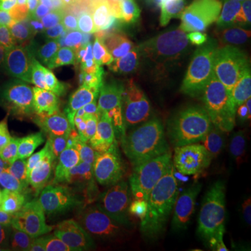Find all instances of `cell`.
<instances>
[{
    "label": "cell",
    "mask_w": 251,
    "mask_h": 251,
    "mask_svg": "<svg viewBox=\"0 0 251 251\" xmlns=\"http://www.w3.org/2000/svg\"><path fill=\"white\" fill-rule=\"evenodd\" d=\"M3 193L29 230L48 234L69 227L66 179L50 163H18L10 171Z\"/></svg>",
    "instance_id": "6da1fadb"
},
{
    "label": "cell",
    "mask_w": 251,
    "mask_h": 251,
    "mask_svg": "<svg viewBox=\"0 0 251 251\" xmlns=\"http://www.w3.org/2000/svg\"><path fill=\"white\" fill-rule=\"evenodd\" d=\"M69 113L64 92L31 91L11 100L7 130L20 151L63 166L64 116Z\"/></svg>",
    "instance_id": "7a4b0ae2"
},
{
    "label": "cell",
    "mask_w": 251,
    "mask_h": 251,
    "mask_svg": "<svg viewBox=\"0 0 251 251\" xmlns=\"http://www.w3.org/2000/svg\"><path fill=\"white\" fill-rule=\"evenodd\" d=\"M249 172L233 162L206 166L197 187L196 215L201 226L243 212Z\"/></svg>",
    "instance_id": "3957f363"
},
{
    "label": "cell",
    "mask_w": 251,
    "mask_h": 251,
    "mask_svg": "<svg viewBox=\"0 0 251 251\" xmlns=\"http://www.w3.org/2000/svg\"><path fill=\"white\" fill-rule=\"evenodd\" d=\"M198 181L197 177L165 169L141 190L137 205L130 216V229L143 251H148L147 239L153 222L173 208L193 200Z\"/></svg>",
    "instance_id": "277c9868"
},
{
    "label": "cell",
    "mask_w": 251,
    "mask_h": 251,
    "mask_svg": "<svg viewBox=\"0 0 251 251\" xmlns=\"http://www.w3.org/2000/svg\"><path fill=\"white\" fill-rule=\"evenodd\" d=\"M67 219L75 232H92L119 221V198L112 188L78 175H66Z\"/></svg>",
    "instance_id": "5b68a950"
},
{
    "label": "cell",
    "mask_w": 251,
    "mask_h": 251,
    "mask_svg": "<svg viewBox=\"0 0 251 251\" xmlns=\"http://www.w3.org/2000/svg\"><path fill=\"white\" fill-rule=\"evenodd\" d=\"M179 17L194 63L214 48L222 29H226L216 0H186Z\"/></svg>",
    "instance_id": "8992f818"
},
{
    "label": "cell",
    "mask_w": 251,
    "mask_h": 251,
    "mask_svg": "<svg viewBox=\"0 0 251 251\" xmlns=\"http://www.w3.org/2000/svg\"><path fill=\"white\" fill-rule=\"evenodd\" d=\"M206 85L227 119L251 109V70L240 64H222L206 78Z\"/></svg>",
    "instance_id": "52a82bcc"
},
{
    "label": "cell",
    "mask_w": 251,
    "mask_h": 251,
    "mask_svg": "<svg viewBox=\"0 0 251 251\" xmlns=\"http://www.w3.org/2000/svg\"><path fill=\"white\" fill-rule=\"evenodd\" d=\"M17 56L29 81L45 92L57 90L69 73L56 48L53 35L45 41L29 42Z\"/></svg>",
    "instance_id": "ba28073f"
},
{
    "label": "cell",
    "mask_w": 251,
    "mask_h": 251,
    "mask_svg": "<svg viewBox=\"0 0 251 251\" xmlns=\"http://www.w3.org/2000/svg\"><path fill=\"white\" fill-rule=\"evenodd\" d=\"M152 126V109L148 99L135 94L119 95L105 119L97 126L94 133L106 138L125 131L143 130Z\"/></svg>",
    "instance_id": "9c48e42d"
},
{
    "label": "cell",
    "mask_w": 251,
    "mask_h": 251,
    "mask_svg": "<svg viewBox=\"0 0 251 251\" xmlns=\"http://www.w3.org/2000/svg\"><path fill=\"white\" fill-rule=\"evenodd\" d=\"M87 179L106 184L116 193L126 191L133 183V169L117 161L109 148L88 133L87 135Z\"/></svg>",
    "instance_id": "30bf717a"
},
{
    "label": "cell",
    "mask_w": 251,
    "mask_h": 251,
    "mask_svg": "<svg viewBox=\"0 0 251 251\" xmlns=\"http://www.w3.org/2000/svg\"><path fill=\"white\" fill-rule=\"evenodd\" d=\"M186 113L190 125L200 131L219 130L227 117L222 108L216 103L206 81L191 73L187 90L184 92Z\"/></svg>",
    "instance_id": "8fae6325"
},
{
    "label": "cell",
    "mask_w": 251,
    "mask_h": 251,
    "mask_svg": "<svg viewBox=\"0 0 251 251\" xmlns=\"http://www.w3.org/2000/svg\"><path fill=\"white\" fill-rule=\"evenodd\" d=\"M67 243L75 251H143L133 230L119 221L92 232L73 230Z\"/></svg>",
    "instance_id": "7c38bea8"
},
{
    "label": "cell",
    "mask_w": 251,
    "mask_h": 251,
    "mask_svg": "<svg viewBox=\"0 0 251 251\" xmlns=\"http://www.w3.org/2000/svg\"><path fill=\"white\" fill-rule=\"evenodd\" d=\"M119 95L120 94L113 78H100L88 90L81 92L72 102L70 109L82 125L95 130L108 115Z\"/></svg>",
    "instance_id": "4fadbf2b"
},
{
    "label": "cell",
    "mask_w": 251,
    "mask_h": 251,
    "mask_svg": "<svg viewBox=\"0 0 251 251\" xmlns=\"http://www.w3.org/2000/svg\"><path fill=\"white\" fill-rule=\"evenodd\" d=\"M155 60L166 67L180 69L194 63L179 21L168 20L159 24L155 38Z\"/></svg>",
    "instance_id": "5bb4252c"
},
{
    "label": "cell",
    "mask_w": 251,
    "mask_h": 251,
    "mask_svg": "<svg viewBox=\"0 0 251 251\" xmlns=\"http://www.w3.org/2000/svg\"><path fill=\"white\" fill-rule=\"evenodd\" d=\"M206 148L208 140L202 133L196 143L187 147H173L168 144V161L165 169L200 179L206 168Z\"/></svg>",
    "instance_id": "9a60e30c"
},
{
    "label": "cell",
    "mask_w": 251,
    "mask_h": 251,
    "mask_svg": "<svg viewBox=\"0 0 251 251\" xmlns=\"http://www.w3.org/2000/svg\"><path fill=\"white\" fill-rule=\"evenodd\" d=\"M130 20H102L97 27L81 38L90 59L123 45Z\"/></svg>",
    "instance_id": "2e32d148"
},
{
    "label": "cell",
    "mask_w": 251,
    "mask_h": 251,
    "mask_svg": "<svg viewBox=\"0 0 251 251\" xmlns=\"http://www.w3.org/2000/svg\"><path fill=\"white\" fill-rule=\"evenodd\" d=\"M166 66L158 60H143L135 62L130 75H128V88L131 94L141 95L151 103L163 92Z\"/></svg>",
    "instance_id": "e0dca14e"
},
{
    "label": "cell",
    "mask_w": 251,
    "mask_h": 251,
    "mask_svg": "<svg viewBox=\"0 0 251 251\" xmlns=\"http://www.w3.org/2000/svg\"><path fill=\"white\" fill-rule=\"evenodd\" d=\"M0 88L11 100L32 91V82L24 72L18 56L9 50H0Z\"/></svg>",
    "instance_id": "ac0fdd59"
},
{
    "label": "cell",
    "mask_w": 251,
    "mask_h": 251,
    "mask_svg": "<svg viewBox=\"0 0 251 251\" xmlns=\"http://www.w3.org/2000/svg\"><path fill=\"white\" fill-rule=\"evenodd\" d=\"M123 46L130 60L143 62L155 59V36L144 25H128Z\"/></svg>",
    "instance_id": "d6986e66"
},
{
    "label": "cell",
    "mask_w": 251,
    "mask_h": 251,
    "mask_svg": "<svg viewBox=\"0 0 251 251\" xmlns=\"http://www.w3.org/2000/svg\"><path fill=\"white\" fill-rule=\"evenodd\" d=\"M216 131L225 143L251 150V109L243 115L227 119Z\"/></svg>",
    "instance_id": "ffe728a7"
},
{
    "label": "cell",
    "mask_w": 251,
    "mask_h": 251,
    "mask_svg": "<svg viewBox=\"0 0 251 251\" xmlns=\"http://www.w3.org/2000/svg\"><path fill=\"white\" fill-rule=\"evenodd\" d=\"M128 60L130 57L127 54V50L125 49V46L120 45L106 53L90 59L87 64H88V70L94 77L115 78Z\"/></svg>",
    "instance_id": "44dd1931"
},
{
    "label": "cell",
    "mask_w": 251,
    "mask_h": 251,
    "mask_svg": "<svg viewBox=\"0 0 251 251\" xmlns=\"http://www.w3.org/2000/svg\"><path fill=\"white\" fill-rule=\"evenodd\" d=\"M53 41L59 53L62 56L63 62L67 66L69 72L75 66H84L90 62V57L87 54V50L81 41L74 39L63 34H53Z\"/></svg>",
    "instance_id": "7402d4cb"
},
{
    "label": "cell",
    "mask_w": 251,
    "mask_h": 251,
    "mask_svg": "<svg viewBox=\"0 0 251 251\" xmlns=\"http://www.w3.org/2000/svg\"><path fill=\"white\" fill-rule=\"evenodd\" d=\"M166 218L171 227H175V229H186V230L194 232L196 234L200 233L201 230V225L196 215L193 200H188L184 204L171 209L166 214Z\"/></svg>",
    "instance_id": "603a6c76"
},
{
    "label": "cell",
    "mask_w": 251,
    "mask_h": 251,
    "mask_svg": "<svg viewBox=\"0 0 251 251\" xmlns=\"http://www.w3.org/2000/svg\"><path fill=\"white\" fill-rule=\"evenodd\" d=\"M29 42L31 41H28V38L17 23L0 18V50H9L17 54Z\"/></svg>",
    "instance_id": "cb8c5ba5"
},
{
    "label": "cell",
    "mask_w": 251,
    "mask_h": 251,
    "mask_svg": "<svg viewBox=\"0 0 251 251\" xmlns=\"http://www.w3.org/2000/svg\"><path fill=\"white\" fill-rule=\"evenodd\" d=\"M102 20L103 18L94 14L90 10L84 9L78 3V7L75 10L74 16H73L70 23H69V27H67L66 32L63 35H67L70 36V38H74V39L80 41L85 34H88L91 29H94V28L97 27Z\"/></svg>",
    "instance_id": "d4e9b609"
},
{
    "label": "cell",
    "mask_w": 251,
    "mask_h": 251,
    "mask_svg": "<svg viewBox=\"0 0 251 251\" xmlns=\"http://www.w3.org/2000/svg\"><path fill=\"white\" fill-rule=\"evenodd\" d=\"M31 17L46 35H53L56 31L54 0H34V9Z\"/></svg>",
    "instance_id": "484cf974"
},
{
    "label": "cell",
    "mask_w": 251,
    "mask_h": 251,
    "mask_svg": "<svg viewBox=\"0 0 251 251\" xmlns=\"http://www.w3.org/2000/svg\"><path fill=\"white\" fill-rule=\"evenodd\" d=\"M34 0H0V18L20 24L32 13Z\"/></svg>",
    "instance_id": "4316f807"
},
{
    "label": "cell",
    "mask_w": 251,
    "mask_h": 251,
    "mask_svg": "<svg viewBox=\"0 0 251 251\" xmlns=\"http://www.w3.org/2000/svg\"><path fill=\"white\" fill-rule=\"evenodd\" d=\"M194 251H226L221 234L212 225L201 226V230L196 240Z\"/></svg>",
    "instance_id": "83f0119b"
},
{
    "label": "cell",
    "mask_w": 251,
    "mask_h": 251,
    "mask_svg": "<svg viewBox=\"0 0 251 251\" xmlns=\"http://www.w3.org/2000/svg\"><path fill=\"white\" fill-rule=\"evenodd\" d=\"M184 88L183 85L179 84L177 87H175L171 92V105L168 108L166 115L163 116L161 122V127L163 126L169 125L173 120H177V119H183V117H187L186 113V100H184Z\"/></svg>",
    "instance_id": "f1b7e54d"
},
{
    "label": "cell",
    "mask_w": 251,
    "mask_h": 251,
    "mask_svg": "<svg viewBox=\"0 0 251 251\" xmlns=\"http://www.w3.org/2000/svg\"><path fill=\"white\" fill-rule=\"evenodd\" d=\"M78 7V0H54V17H56V31L64 34L69 23Z\"/></svg>",
    "instance_id": "f546056e"
},
{
    "label": "cell",
    "mask_w": 251,
    "mask_h": 251,
    "mask_svg": "<svg viewBox=\"0 0 251 251\" xmlns=\"http://www.w3.org/2000/svg\"><path fill=\"white\" fill-rule=\"evenodd\" d=\"M172 240V251H194L197 236L191 230L171 227L168 232Z\"/></svg>",
    "instance_id": "4dcf8cb0"
},
{
    "label": "cell",
    "mask_w": 251,
    "mask_h": 251,
    "mask_svg": "<svg viewBox=\"0 0 251 251\" xmlns=\"http://www.w3.org/2000/svg\"><path fill=\"white\" fill-rule=\"evenodd\" d=\"M239 28L240 41L251 46V0H242L239 3Z\"/></svg>",
    "instance_id": "1f68e13d"
},
{
    "label": "cell",
    "mask_w": 251,
    "mask_h": 251,
    "mask_svg": "<svg viewBox=\"0 0 251 251\" xmlns=\"http://www.w3.org/2000/svg\"><path fill=\"white\" fill-rule=\"evenodd\" d=\"M103 20H130V11L126 0H102Z\"/></svg>",
    "instance_id": "d6a6232c"
},
{
    "label": "cell",
    "mask_w": 251,
    "mask_h": 251,
    "mask_svg": "<svg viewBox=\"0 0 251 251\" xmlns=\"http://www.w3.org/2000/svg\"><path fill=\"white\" fill-rule=\"evenodd\" d=\"M243 219H244V229L246 237L249 243V249L251 251V175H249V181L244 191V202H243Z\"/></svg>",
    "instance_id": "836d02e7"
},
{
    "label": "cell",
    "mask_w": 251,
    "mask_h": 251,
    "mask_svg": "<svg viewBox=\"0 0 251 251\" xmlns=\"http://www.w3.org/2000/svg\"><path fill=\"white\" fill-rule=\"evenodd\" d=\"M11 109V98L0 88V131L7 128Z\"/></svg>",
    "instance_id": "e575fe53"
},
{
    "label": "cell",
    "mask_w": 251,
    "mask_h": 251,
    "mask_svg": "<svg viewBox=\"0 0 251 251\" xmlns=\"http://www.w3.org/2000/svg\"><path fill=\"white\" fill-rule=\"evenodd\" d=\"M80 6H82L84 9L90 10L94 14H97L99 17L103 18V4L102 0H80Z\"/></svg>",
    "instance_id": "d590c367"
},
{
    "label": "cell",
    "mask_w": 251,
    "mask_h": 251,
    "mask_svg": "<svg viewBox=\"0 0 251 251\" xmlns=\"http://www.w3.org/2000/svg\"><path fill=\"white\" fill-rule=\"evenodd\" d=\"M166 161H168V144L162 141L161 147H158V151H156V168H158V171L162 172L166 168Z\"/></svg>",
    "instance_id": "8d00e7d4"
},
{
    "label": "cell",
    "mask_w": 251,
    "mask_h": 251,
    "mask_svg": "<svg viewBox=\"0 0 251 251\" xmlns=\"http://www.w3.org/2000/svg\"><path fill=\"white\" fill-rule=\"evenodd\" d=\"M0 251H16L14 249V232L4 242L0 243Z\"/></svg>",
    "instance_id": "74e56055"
},
{
    "label": "cell",
    "mask_w": 251,
    "mask_h": 251,
    "mask_svg": "<svg viewBox=\"0 0 251 251\" xmlns=\"http://www.w3.org/2000/svg\"><path fill=\"white\" fill-rule=\"evenodd\" d=\"M216 1H219V3H229V4H237L242 0H216Z\"/></svg>",
    "instance_id": "f35d334b"
},
{
    "label": "cell",
    "mask_w": 251,
    "mask_h": 251,
    "mask_svg": "<svg viewBox=\"0 0 251 251\" xmlns=\"http://www.w3.org/2000/svg\"><path fill=\"white\" fill-rule=\"evenodd\" d=\"M4 204V193H3V190L0 188V208L3 206Z\"/></svg>",
    "instance_id": "ab89813d"
}]
</instances>
